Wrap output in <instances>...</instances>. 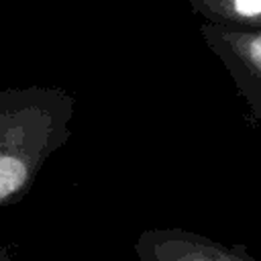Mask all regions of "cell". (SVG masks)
I'll return each mask as SVG.
<instances>
[{
    "label": "cell",
    "instance_id": "3",
    "mask_svg": "<svg viewBox=\"0 0 261 261\" xmlns=\"http://www.w3.org/2000/svg\"><path fill=\"white\" fill-rule=\"evenodd\" d=\"M226 47L241 59V63L261 80V31H220Z\"/></svg>",
    "mask_w": 261,
    "mask_h": 261
},
{
    "label": "cell",
    "instance_id": "2",
    "mask_svg": "<svg viewBox=\"0 0 261 261\" xmlns=\"http://www.w3.org/2000/svg\"><path fill=\"white\" fill-rule=\"evenodd\" d=\"M147 251H143L145 257H157V259H239L241 255L237 251L222 249L214 243H208L204 239L192 237V234H155L151 245H143Z\"/></svg>",
    "mask_w": 261,
    "mask_h": 261
},
{
    "label": "cell",
    "instance_id": "1",
    "mask_svg": "<svg viewBox=\"0 0 261 261\" xmlns=\"http://www.w3.org/2000/svg\"><path fill=\"white\" fill-rule=\"evenodd\" d=\"M69 116L71 98L57 90L0 94V204L27 192L65 137Z\"/></svg>",
    "mask_w": 261,
    "mask_h": 261
}]
</instances>
